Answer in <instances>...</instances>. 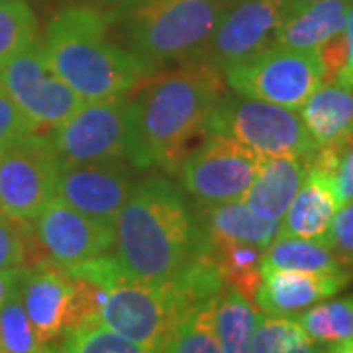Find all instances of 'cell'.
<instances>
[{
    "instance_id": "obj_38",
    "label": "cell",
    "mask_w": 353,
    "mask_h": 353,
    "mask_svg": "<svg viewBox=\"0 0 353 353\" xmlns=\"http://www.w3.org/2000/svg\"><path fill=\"white\" fill-rule=\"evenodd\" d=\"M292 6H304V4H312V2H318V0H290Z\"/></svg>"
},
{
    "instance_id": "obj_14",
    "label": "cell",
    "mask_w": 353,
    "mask_h": 353,
    "mask_svg": "<svg viewBox=\"0 0 353 353\" xmlns=\"http://www.w3.org/2000/svg\"><path fill=\"white\" fill-rule=\"evenodd\" d=\"M32 226L48 259L61 267L88 261L112 248V228L77 212L59 196L43 208Z\"/></svg>"
},
{
    "instance_id": "obj_17",
    "label": "cell",
    "mask_w": 353,
    "mask_h": 353,
    "mask_svg": "<svg viewBox=\"0 0 353 353\" xmlns=\"http://www.w3.org/2000/svg\"><path fill=\"white\" fill-rule=\"evenodd\" d=\"M340 201L334 189V176L320 169L308 167L301 189L281 218V236L304 240H320L326 236Z\"/></svg>"
},
{
    "instance_id": "obj_23",
    "label": "cell",
    "mask_w": 353,
    "mask_h": 353,
    "mask_svg": "<svg viewBox=\"0 0 353 353\" xmlns=\"http://www.w3.org/2000/svg\"><path fill=\"white\" fill-rule=\"evenodd\" d=\"M263 252V248H257L252 243H240V241L208 243L202 240L201 248L202 255H206L214 263L226 289L238 290L252 303L261 285Z\"/></svg>"
},
{
    "instance_id": "obj_31",
    "label": "cell",
    "mask_w": 353,
    "mask_h": 353,
    "mask_svg": "<svg viewBox=\"0 0 353 353\" xmlns=\"http://www.w3.org/2000/svg\"><path fill=\"white\" fill-rule=\"evenodd\" d=\"M67 353H153L122 334L104 328L101 324L71 330L65 336Z\"/></svg>"
},
{
    "instance_id": "obj_28",
    "label": "cell",
    "mask_w": 353,
    "mask_h": 353,
    "mask_svg": "<svg viewBox=\"0 0 353 353\" xmlns=\"http://www.w3.org/2000/svg\"><path fill=\"white\" fill-rule=\"evenodd\" d=\"M214 303L216 299L190 310L159 353H220L212 328Z\"/></svg>"
},
{
    "instance_id": "obj_6",
    "label": "cell",
    "mask_w": 353,
    "mask_h": 353,
    "mask_svg": "<svg viewBox=\"0 0 353 353\" xmlns=\"http://www.w3.org/2000/svg\"><path fill=\"white\" fill-rule=\"evenodd\" d=\"M63 165L130 161L150 167L139 139L134 99L114 97L85 102L50 136Z\"/></svg>"
},
{
    "instance_id": "obj_9",
    "label": "cell",
    "mask_w": 353,
    "mask_h": 353,
    "mask_svg": "<svg viewBox=\"0 0 353 353\" xmlns=\"http://www.w3.org/2000/svg\"><path fill=\"white\" fill-rule=\"evenodd\" d=\"M61 159L50 136L28 134L0 155V214L34 222L57 196Z\"/></svg>"
},
{
    "instance_id": "obj_2",
    "label": "cell",
    "mask_w": 353,
    "mask_h": 353,
    "mask_svg": "<svg viewBox=\"0 0 353 353\" xmlns=\"http://www.w3.org/2000/svg\"><path fill=\"white\" fill-rule=\"evenodd\" d=\"M224 92V73L204 59L145 79L134 104L148 165L176 173L190 143L208 132V120Z\"/></svg>"
},
{
    "instance_id": "obj_20",
    "label": "cell",
    "mask_w": 353,
    "mask_h": 353,
    "mask_svg": "<svg viewBox=\"0 0 353 353\" xmlns=\"http://www.w3.org/2000/svg\"><path fill=\"white\" fill-rule=\"evenodd\" d=\"M352 6L353 0H318L290 6L275 34V43L294 50H318L345 30Z\"/></svg>"
},
{
    "instance_id": "obj_19",
    "label": "cell",
    "mask_w": 353,
    "mask_h": 353,
    "mask_svg": "<svg viewBox=\"0 0 353 353\" xmlns=\"http://www.w3.org/2000/svg\"><path fill=\"white\" fill-rule=\"evenodd\" d=\"M196 226L201 230L202 240L208 243L240 241L263 250L281 232L279 220L255 214L243 201L201 206L196 214Z\"/></svg>"
},
{
    "instance_id": "obj_39",
    "label": "cell",
    "mask_w": 353,
    "mask_h": 353,
    "mask_svg": "<svg viewBox=\"0 0 353 353\" xmlns=\"http://www.w3.org/2000/svg\"><path fill=\"white\" fill-rule=\"evenodd\" d=\"M218 2H222L224 6H234V4H238V2H241V0H218Z\"/></svg>"
},
{
    "instance_id": "obj_4",
    "label": "cell",
    "mask_w": 353,
    "mask_h": 353,
    "mask_svg": "<svg viewBox=\"0 0 353 353\" xmlns=\"http://www.w3.org/2000/svg\"><path fill=\"white\" fill-rule=\"evenodd\" d=\"M201 303L179 277L141 283L128 275L106 289L99 324L159 353L179 322Z\"/></svg>"
},
{
    "instance_id": "obj_36",
    "label": "cell",
    "mask_w": 353,
    "mask_h": 353,
    "mask_svg": "<svg viewBox=\"0 0 353 353\" xmlns=\"http://www.w3.org/2000/svg\"><path fill=\"white\" fill-rule=\"evenodd\" d=\"M350 39V53H347V63L343 67V71H341L340 75H338V83L341 85H347V87L353 88V34L352 36H347Z\"/></svg>"
},
{
    "instance_id": "obj_3",
    "label": "cell",
    "mask_w": 353,
    "mask_h": 353,
    "mask_svg": "<svg viewBox=\"0 0 353 353\" xmlns=\"http://www.w3.org/2000/svg\"><path fill=\"white\" fill-rule=\"evenodd\" d=\"M41 50L57 77L85 102L124 97L152 71L136 53L108 39V18L88 6L55 14Z\"/></svg>"
},
{
    "instance_id": "obj_11",
    "label": "cell",
    "mask_w": 353,
    "mask_h": 353,
    "mask_svg": "<svg viewBox=\"0 0 353 353\" xmlns=\"http://www.w3.org/2000/svg\"><path fill=\"white\" fill-rule=\"evenodd\" d=\"M261 159L226 134H206L196 150L187 153L181 163L183 185L201 206L243 201Z\"/></svg>"
},
{
    "instance_id": "obj_25",
    "label": "cell",
    "mask_w": 353,
    "mask_h": 353,
    "mask_svg": "<svg viewBox=\"0 0 353 353\" xmlns=\"http://www.w3.org/2000/svg\"><path fill=\"white\" fill-rule=\"evenodd\" d=\"M252 353H328V347H320L296 316L257 314Z\"/></svg>"
},
{
    "instance_id": "obj_21",
    "label": "cell",
    "mask_w": 353,
    "mask_h": 353,
    "mask_svg": "<svg viewBox=\"0 0 353 353\" xmlns=\"http://www.w3.org/2000/svg\"><path fill=\"white\" fill-rule=\"evenodd\" d=\"M308 173V159L303 157H269L261 159L259 171L248 189L243 202L255 214L279 220L301 189Z\"/></svg>"
},
{
    "instance_id": "obj_7",
    "label": "cell",
    "mask_w": 353,
    "mask_h": 353,
    "mask_svg": "<svg viewBox=\"0 0 353 353\" xmlns=\"http://www.w3.org/2000/svg\"><path fill=\"white\" fill-rule=\"evenodd\" d=\"M238 139L259 159L303 157L316 152L301 114L279 104L248 99L238 92H224L208 120V132Z\"/></svg>"
},
{
    "instance_id": "obj_16",
    "label": "cell",
    "mask_w": 353,
    "mask_h": 353,
    "mask_svg": "<svg viewBox=\"0 0 353 353\" xmlns=\"http://www.w3.org/2000/svg\"><path fill=\"white\" fill-rule=\"evenodd\" d=\"M353 273H310L292 269H271L261 273L255 304L263 314L287 316L310 308L347 287Z\"/></svg>"
},
{
    "instance_id": "obj_34",
    "label": "cell",
    "mask_w": 353,
    "mask_h": 353,
    "mask_svg": "<svg viewBox=\"0 0 353 353\" xmlns=\"http://www.w3.org/2000/svg\"><path fill=\"white\" fill-rule=\"evenodd\" d=\"M334 189L341 204L353 201V143H350L340 157L334 173Z\"/></svg>"
},
{
    "instance_id": "obj_30",
    "label": "cell",
    "mask_w": 353,
    "mask_h": 353,
    "mask_svg": "<svg viewBox=\"0 0 353 353\" xmlns=\"http://www.w3.org/2000/svg\"><path fill=\"white\" fill-rule=\"evenodd\" d=\"M36 41V16L26 0H0V67Z\"/></svg>"
},
{
    "instance_id": "obj_15",
    "label": "cell",
    "mask_w": 353,
    "mask_h": 353,
    "mask_svg": "<svg viewBox=\"0 0 353 353\" xmlns=\"http://www.w3.org/2000/svg\"><path fill=\"white\" fill-rule=\"evenodd\" d=\"M20 299L43 347L65 338L71 330L75 281L53 261L22 269Z\"/></svg>"
},
{
    "instance_id": "obj_18",
    "label": "cell",
    "mask_w": 353,
    "mask_h": 353,
    "mask_svg": "<svg viewBox=\"0 0 353 353\" xmlns=\"http://www.w3.org/2000/svg\"><path fill=\"white\" fill-rule=\"evenodd\" d=\"M299 114L316 148L345 150L353 136V88L338 81H324Z\"/></svg>"
},
{
    "instance_id": "obj_26",
    "label": "cell",
    "mask_w": 353,
    "mask_h": 353,
    "mask_svg": "<svg viewBox=\"0 0 353 353\" xmlns=\"http://www.w3.org/2000/svg\"><path fill=\"white\" fill-rule=\"evenodd\" d=\"M296 318L316 343L338 345L353 340V296L318 303Z\"/></svg>"
},
{
    "instance_id": "obj_35",
    "label": "cell",
    "mask_w": 353,
    "mask_h": 353,
    "mask_svg": "<svg viewBox=\"0 0 353 353\" xmlns=\"http://www.w3.org/2000/svg\"><path fill=\"white\" fill-rule=\"evenodd\" d=\"M20 277H22V269L0 271V304L20 289Z\"/></svg>"
},
{
    "instance_id": "obj_22",
    "label": "cell",
    "mask_w": 353,
    "mask_h": 353,
    "mask_svg": "<svg viewBox=\"0 0 353 353\" xmlns=\"http://www.w3.org/2000/svg\"><path fill=\"white\" fill-rule=\"evenodd\" d=\"M271 269H292L310 273H345L352 267L341 261L324 241L281 236L265 248L261 273Z\"/></svg>"
},
{
    "instance_id": "obj_37",
    "label": "cell",
    "mask_w": 353,
    "mask_h": 353,
    "mask_svg": "<svg viewBox=\"0 0 353 353\" xmlns=\"http://www.w3.org/2000/svg\"><path fill=\"white\" fill-rule=\"evenodd\" d=\"M328 353H353V340L343 341L338 345H328Z\"/></svg>"
},
{
    "instance_id": "obj_33",
    "label": "cell",
    "mask_w": 353,
    "mask_h": 353,
    "mask_svg": "<svg viewBox=\"0 0 353 353\" xmlns=\"http://www.w3.org/2000/svg\"><path fill=\"white\" fill-rule=\"evenodd\" d=\"M28 134H38L8 92L0 87V155L10 150L18 139Z\"/></svg>"
},
{
    "instance_id": "obj_13",
    "label": "cell",
    "mask_w": 353,
    "mask_h": 353,
    "mask_svg": "<svg viewBox=\"0 0 353 353\" xmlns=\"http://www.w3.org/2000/svg\"><path fill=\"white\" fill-rule=\"evenodd\" d=\"M132 189V173L126 161L63 165L57 196L77 212L112 228Z\"/></svg>"
},
{
    "instance_id": "obj_10",
    "label": "cell",
    "mask_w": 353,
    "mask_h": 353,
    "mask_svg": "<svg viewBox=\"0 0 353 353\" xmlns=\"http://www.w3.org/2000/svg\"><path fill=\"white\" fill-rule=\"evenodd\" d=\"M0 87L38 134L63 124L85 104L51 69L39 41H32L0 67Z\"/></svg>"
},
{
    "instance_id": "obj_41",
    "label": "cell",
    "mask_w": 353,
    "mask_h": 353,
    "mask_svg": "<svg viewBox=\"0 0 353 353\" xmlns=\"http://www.w3.org/2000/svg\"><path fill=\"white\" fill-rule=\"evenodd\" d=\"M350 143H353V136H352V141H350Z\"/></svg>"
},
{
    "instance_id": "obj_8",
    "label": "cell",
    "mask_w": 353,
    "mask_h": 353,
    "mask_svg": "<svg viewBox=\"0 0 353 353\" xmlns=\"http://www.w3.org/2000/svg\"><path fill=\"white\" fill-rule=\"evenodd\" d=\"M226 85L248 99L301 110L306 99L326 81L318 50H294L279 43L228 69Z\"/></svg>"
},
{
    "instance_id": "obj_24",
    "label": "cell",
    "mask_w": 353,
    "mask_h": 353,
    "mask_svg": "<svg viewBox=\"0 0 353 353\" xmlns=\"http://www.w3.org/2000/svg\"><path fill=\"white\" fill-rule=\"evenodd\" d=\"M257 310L238 290L224 289L216 299L212 328L220 353H252Z\"/></svg>"
},
{
    "instance_id": "obj_12",
    "label": "cell",
    "mask_w": 353,
    "mask_h": 353,
    "mask_svg": "<svg viewBox=\"0 0 353 353\" xmlns=\"http://www.w3.org/2000/svg\"><path fill=\"white\" fill-rule=\"evenodd\" d=\"M290 6V0H241L228 6L199 59L222 73L248 61L275 43V34Z\"/></svg>"
},
{
    "instance_id": "obj_32",
    "label": "cell",
    "mask_w": 353,
    "mask_h": 353,
    "mask_svg": "<svg viewBox=\"0 0 353 353\" xmlns=\"http://www.w3.org/2000/svg\"><path fill=\"white\" fill-rule=\"evenodd\" d=\"M322 241L353 269V201L341 204Z\"/></svg>"
},
{
    "instance_id": "obj_40",
    "label": "cell",
    "mask_w": 353,
    "mask_h": 353,
    "mask_svg": "<svg viewBox=\"0 0 353 353\" xmlns=\"http://www.w3.org/2000/svg\"><path fill=\"white\" fill-rule=\"evenodd\" d=\"M43 353H67V352H48V350H46Z\"/></svg>"
},
{
    "instance_id": "obj_27",
    "label": "cell",
    "mask_w": 353,
    "mask_h": 353,
    "mask_svg": "<svg viewBox=\"0 0 353 353\" xmlns=\"http://www.w3.org/2000/svg\"><path fill=\"white\" fill-rule=\"evenodd\" d=\"M50 261L43 253L32 222H16L0 214V271L30 269Z\"/></svg>"
},
{
    "instance_id": "obj_5",
    "label": "cell",
    "mask_w": 353,
    "mask_h": 353,
    "mask_svg": "<svg viewBox=\"0 0 353 353\" xmlns=\"http://www.w3.org/2000/svg\"><path fill=\"white\" fill-rule=\"evenodd\" d=\"M224 10L218 0H145L130 20V51L150 69L199 59Z\"/></svg>"
},
{
    "instance_id": "obj_1",
    "label": "cell",
    "mask_w": 353,
    "mask_h": 353,
    "mask_svg": "<svg viewBox=\"0 0 353 353\" xmlns=\"http://www.w3.org/2000/svg\"><path fill=\"white\" fill-rule=\"evenodd\" d=\"M114 259L128 277L165 283L199 257L202 238L185 194L169 179L138 183L112 224Z\"/></svg>"
},
{
    "instance_id": "obj_29",
    "label": "cell",
    "mask_w": 353,
    "mask_h": 353,
    "mask_svg": "<svg viewBox=\"0 0 353 353\" xmlns=\"http://www.w3.org/2000/svg\"><path fill=\"white\" fill-rule=\"evenodd\" d=\"M36 330L26 314L20 289L0 304V353H43Z\"/></svg>"
}]
</instances>
